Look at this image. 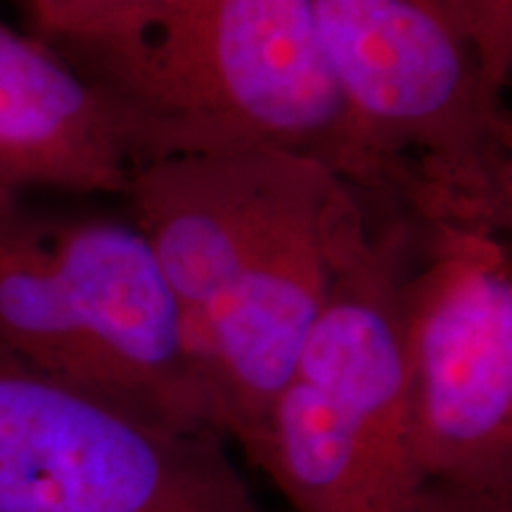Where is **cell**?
Wrapping results in <instances>:
<instances>
[{"instance_id": "cell-1", "label": "cell", "mask_w": 512, "mask_h": 512, "mask_svg": "<svg viewBox=\"0 0 512 512\" xmlns=\"http://www.w3.org/2000/svg\"><path fill=\"white\" fill-rule=\"evenodd\" d=\"M356 192L271 150L145 164L126 200L181 309L211 418L249 453L297 368Z\"/></svg>"}, {"instance_id": "cell-2", "label": "cell", "mask_w": 512, "mask_h": 512, "mask_svg": "<svg viewBox=\"0 0 512 512\" xmlns=\"http://www.w3.org/2000/svg\"><path fill=\"white\" fill-rule=\"evenodd\" d=\"M95 86L159 159L271 150L323 166L377 214L418 197L370 143L320 41L311 0H166L138 48Z\"/></svg>"}, {"instance_id": "cell-3", "label": "cell", "mask_w": 512, "mask_h": 512, "mask_svg": "<svg viewBox=\"0 0 512 512\" xmlns=\"http://www.w3.org/2000/svg\"><path fill=\"white\" fill-rule=\"evenodd\" d=\"M427 226L354 197L335 273L297 368L249 460L294 512H415L425 486L408 418L401 285Z\"/></svg>"}, {"instance_id": "cell-4", "label": "cell", "mask_w": 512, "mask_h": 512, "mask_svg": "<svg viewBox=\"0 0 512 512\" xmlns=\"http://www.w3.org/2000/svg\"><path fill=\"white\" fill-rule=\"evenodd\" d=\"M0 358L216 430L181 309L133 221L0 188Z\"/></svg>"}, {"instance_id": "cell-5", "label": "cell", "mask_w": 512, "mask_h": 512, "mask_svg": "<svg viewBox=\"0 0 512 512\" xmlns=\"http://www.w3.org/2000/svg\"><path fill=\"white\" fill-rule=\"evenodd\" d=\"M328 60L425 223L505 235L512 119L448 0H311Z\"/></svg>"}, {"instance_id": "cell-6", "label": "cell", "mask_w": 512, "mask_h": 512, "mask_svg": "<svg viewBox=\"0 0 512 512\" xmlns=\"http://www.w3.org/2000/svg\"><path fill=\"white\" fill-rule=\"evenodd\" d=\"M0 512H264L226 437L0 358Z\"/></svg>"}, {"instance_id": "cell-7", "label": "cell", "mask_w": 512, "mask_h": 512, "mask_svg": "<svg viewBox=\"0 0 512 512\" xmlns=\"http://www.w3.org/2000/svg\"><path fill=\"white\" fill-rule=\"evenodd\" d=\"M408 418L427 482L512 489L505 235L434 223L401 285Z\"/></svg>"}, {"instance_id": "cell-8", "label": "cell", "mask_w": 512, "mask_h": 512, "mask_svg": "<svg viewBox=\"0 0 512 512\" xmlns=\"http://www.w3.org/2000/svg\"><path fill=\"white\" fill-rule=\"evenodd\" d=\"M138 171L119 105L0 19V188L126 197Z\"/></svg>"}, {"instance_id": "cell-9", "label": "cell", "mask_w": 512, "mask_h": 512, "mask_svg": "<svg viewBox=\"0 0 512 512\" xmlns=\"http://www.w3.org/2000/svg\"><path fill=\"white\" fill-rule=\"evenodd\" d=\"M166 0H19L24 31L53 48L88 81L126 60Z\"/></svg>"}, {"instance_id": "cell-10", "label": "cell", "mask_w": 512, "mask_h": 512, "mask_svg": "<svg viewBox=\"0 0 512 512\" xmlns=\"http://www.w3.org/2000/svg\"><path fill=\"white\" fill-rule=\"evenodd\" d=\"M475 43L491 86L505 93L512 79V0H448Z\"/></svg>"}, {"instance_id": "cell-11", "label": "cell", "mask_w": 512, "mask_h": 512, "mask_svg": "<svg viewBox=\"0 0 512 512\" xmlns=\"http://www.w3.org/2000/svg\"><path fill=\"white\" fill-rule=\"evenodd\" d=\"M415 512H512V489L425 482Z\"/></svg>"}]
</instances>
